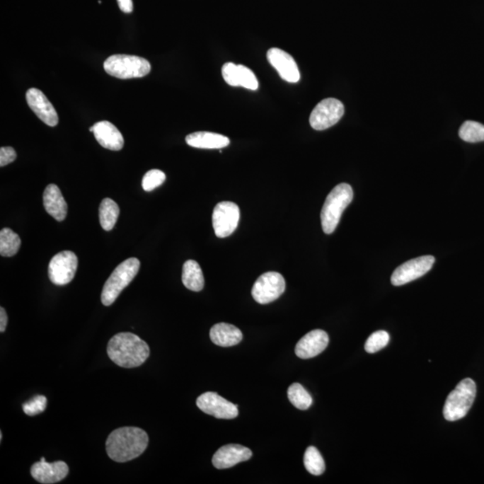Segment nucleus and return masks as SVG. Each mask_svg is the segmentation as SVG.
Returning <instances> with one entry per match:
<instances>
[{
    "mask_svg": "<svg viewBox=\"0 0 484 484\" xmlns=\"http://www.w3.org/2000/svg\"><path fill=\"white\" fill-rule=\"evenodd\" d=\"M329 338L327 333L321 329H315L305 335L298 342L295 354L301 359H311L321 355L328 347Z\"/></svg>",
    "mask_w": 484,
    "mask_h": 484,
    "instance_id": "obj_16",
    "label": "nucleus"
},
{
    "mask_svg": "<svg viewBox=\"0 0 484 484\" xmlns=\"http://www.w3.org/2000/svg\"><path fill=\"white\" fill-rule=\"evenodd\" d=\"M344 114V104L340 100L335 98L325 99L312 110L309 123L315 130L328 129L335 125Z\"/></svg>",
    "mask_w": 484,
    "mask_h": 484,
    "instance_id": "obj_9",
    "label": "nucleus"
},
{
    "mask_svg": "<svg viewBox=\"0 0 484 484\" xmlns=\"http://www.w3.org/2000/svg\"><path fill=\"white\" fill-rule=\"evenodd\" d=\"M238 86L252 91L258 88V81L255 74L243 65H238Z\"/></svg>",
    "mask_w": 484,
    "mask_h": 484,
    "instance_id": "obj_30",
    "label": "nucleus"
},
{
    "mask_svg": "<svg viewBox=\"0 0 484 484\" xmlns=\"http://www.w3.org/2000/svg\"><path fill=\"white\" fill-rule=\"evenodd\" d=\"M285 291L284 277L277 272H267L255 281L251 294L260 304H268L277 300Z\"/></svg>",
    "mask_w": 484,
    "mask_h": 484,
    "instance_id": "obj_7",
    "label": "nucleus"
},
{
    "mask_svg": "<svg viewBox=\"0 0 484 484\" xmlns=\"http://www.w3.org/2000/svg\"><path fill=\"white\" fill-rule=\"evenodd\" d=\"M197 408L202 412L217 419H234L238 415V405L221 398L214 392H207L197 399Z\"/></svg>",
    "mask_w": 484,
    "mask_h": 484,
    "instance_id": "obj_12",
    "label": "nucleus"
},
{
    "mask_svg": "<svg viewBox=\"0 0 484 484\" xmlns=\"http://www.w3.org/2000/svg\"><path fill=\"white\" fill-rule=\"evenodd\" d=\"M476 396V382L471 379H463L446 400L443 408L444 418L449 422L463 418L472 408Z\"/></svg>",
    "mask_w": 484,
    "mask_h": 484,
    "instance_id": "obj_4",
    "label": "nucleus"
},
{
    "mask_svg": "<svg viewBox=\"0 0 484 484\" xmlns=\"http://www.w3.org/2000/svg\"><path fill=\"white\" fill-rule=\"evenodd\" d=\"M460 139L468 143L484 141V125L476 121L467 120L459 129Z\"/></svg>",
    "mask_w": 484,
    "mask_h": 484,
    "instance_id": "obj_27",
    "label": "nucleus"
},
{
    "mask_svg": "<svg viewBox=\"0 0 484 484\" xmlns=\"http://www.w3.org/2000/svg\"><path fill=\"white\" fill-rule=\"evenodd\" d=\"M389 342V335L388 332L384 330H379L369 335L368 340L365 342V351L369 354H375V352L381 351L388 345Z\"/></svg>",
    "mask_w": 484,
    "mask_h": 484,
    "instance_id": "obj_28",
    "label": "nucleus"
},
{
    "mask_svg": "<svg viewBox=\"0 0 484 484\" xmlns=\"http://www.w3.org/2000/svg\"><path fill=\"white\" fill-rule=\"evenodd\" d=\"M287 394L292 405L300 410L309 409L313 402L307 390L299 383L291 385L290 388H288Z\"/></svg>",
    "mask_w": 484,
    "mask_h": 484,
    "instance_id": "obj_26",
    "label": "nucleus"
},
{
    "mask_svg": "<svg viewBox=\"0 0 484 484\" xmlns=\"http://www.w3.org/2000/svg\"><path fill=\"white\" fill-rule=\"evenodd\" d=\"M186 143L188 146L200 149H221L230 144V139L223 134L200 131L188 134Z\"/></svg>",
    "mask_w": 484,
    "mask_h": 484,
    "instance_id": "obj_21",
    "label": "nucleus"
},
{
    "mask_svg": "<svg viewBox=\"0 0 484 484\" xmlns=\"http://www.w3.org/2000/svg\"><path fill=\"white\" fill-rule=\"evenodd\" d=\"M121 11L129 13L133 11V1L132 0H117Z\"/></svg>",
    "mask_w": 484,
    "mask_h": 484,
    "instance_id": "obj_34",
    "label": "nucleus"
},
{
    "mask_svg": "<svg viewBox=\"0 0 484 484\" xmlns=\"http://www.w3.org/2000/svg\"><path fill=\"white\" fill-rule=\"evenodd\" d=\"M149 442L147 433L137 427H123L113 430L108 437L106 450L113 461H131L142 455Z\"/></svg>",
    "mask_w": 484,
    "mask_h": 484,
    "instance_id": "obj_1",
    "label": "nucleus"
},
{
    "mask_svg": "<svg viewBox=\"0 0 484 484\" xmlns=\"http://www.w3.org/2000/svg\"><path fill=\"white\" fill-rule=\"evenodd\" d=\"M304 466L309 473L318 476L325 472L324 459L315 446H309L304 454Z\"/></svg>",
    "mask_w": 484,
    "mask_h": 484,
    "instance_id": "obj_25",
    "label": "nucleus"
},
{
    "mask_svg": "<svg viewBox=\"0 0 484 484\" xmlns=\"http://www.w3.org/2000/svg\"><path fill=\"white\" fill-rule=\"evenodd\" d=\"M433 255H422L405 262L396 269L391 277V282L395 287L408 284L428 273L434 264Z\"/></svg>",
    "mask_w": 484,
    "mask_h": 484,
    "instance_id": "obj_11",
    "label": "nucleus"
},
{
    "mask_svg": "<svg viewBox=\"0 0 484 484\" xmlns=\"http://www.w3.org/2000/svg\"><path fill=\"white\" fill-rule=\"evenodd\" d=\"M69 466L65 462L57 461L47 463L40 461L31 467V475L37 482L43 484H53L59 483L69 475Z\"/></svg>",
    "mask_w": 484,
    "mask_h": 484,
    "instance_id": "obj_17",
    "label": "nucleus"
},
{
    "mask_svg": "<svg viewBox=\"0 0 484 484\" xmlns=\"http://www.w3.org/2000/svg\"><path fill=\"white\" fill-rule=\"evenodd\" d=\"M107 352L115 364L130 369L139 367L146 361L150 348L139 336L132 333H120L110 339Z\"/></svg>",
    "mask_w": 484,
    "mask_h": 484,
    "instance_id": "obj_2",
    "label": "nucleus"
},
{
    "mask_svg": "<svg viewBox=\"0 0 484 484\" xmlns=\"http://www.w3.org/2000/svg\"><path fill=\"white\" fill-rule=\"evenodd\" d=\"M139 268L140 261L136 258H129L117 265L104 284L102 292V302L104 306L112 305L117 300L121 292L136 277Z\"/></svg>",
    "mask_w": 484,
    "mask_h": 484,
    "instance_id": "obj_5",
    "label": "nucleus"
},
{
    "mask_svg": "<svg viewBox=\"0 0 484 484\" xmlns=\"http://www.w3.org/2000/svg\"><path fill=\"white\" fill-rule=\"evenodd\" d=\"M166 180V175L160 170H151L143 178L142 187L144 191L150 192L156 188L160 187Z\"/></svg>",
    "mask_w": 484,
    "mask_h": 484,
    "instance_id": "obj_29",
    "label": "nucleus"
},
{
    "mask_svg": "<svg viewBox=\"0 0 484 484\" xmlns=\"http://www.w3.org/2000/svg\"><path fill=\"white\" fill-rule=\"evenodd\" d=\"M26 100L33 112L46 125L50 127L58 125V113L42 91L36 88L29 89L26 93Z\"/></svg>",
    "mask_w": 484,
    "mask_h": 484,
    "instance_id": "obj_13",
    "label": "nucleus"
},
{
    "mask_svg": "<svg viewBox=\"0 0 484 484\" xmlns=\"http://www.w3.org/2000/svg\"><path fill=\"white\" fill-rule=\"evenodd\" d=\"M94 137L100 146L106 149L120 151L124 146V139L120 130L109 121H100L93 125Z\"/></svg>",
    "mask_w": 484,
    "mask_h": 484,
    "instance_id": "obj_18",
    "label": "nucleus"
},
{
    "mask_svg": "<svg viewBox=\"0 0 484 484\" xmlns=\"http://www.w3.org/2000/svg\"><path fill=\"white\" fill-rule=\"evenodd\" d=\"M103 67L109 75L120 79H139L151 71L147 59L124 54L110 56L104 62Z\"/></svg>",
    "mask_w": 484,
    "mask_h": 484,
    "instance_id": "obj_6",
    "label": "nucleus"
},
{
    "mask_svg": "<svg viewBox=\"0 0 484 484\" xmlns=\"http://www.w3.org/2000/svg\"><path fill=\"white\" fill-rule=\"evenodd\" d=\"M252 456V451L238 444H228L215 452L212 463L215 468L227 469L241 462L248 461Z\"/></svg>",
    "mask_w": 484,
    "mask_h": 484,
    "instance_id": "obj_14",
    "label": "nucleus"
},
{
    "mask_svg": "<svg viewBox=\"0 0 484 484\" xmlns=\"http://www.w3.org/2000/svg\"><path fill=\"white\" fill-rule=\"evenodd\" d=\"M47 398L45 396H36L28 402L23 403V413L28 416H35L45 411Z\"/></svg>",
    "mask_w": 484,
    "mask_h": 484,
    "instance_id": "obj_31",
    "label": "nucleus"
},
{
    "mask_svg": "<svg viewBox=\"0 0 484 484\" xmlns=\"http://www.w3.org/2000/svg\"><path fill=\"white\" fill-rule=\"evenodd\" d=\"M221 74L229 86H238V65L234 63L229 62L224 64L223 69H221Z\"/></svg>",
    "mask_w": 484,
    "mask_h": 484,
    "instance_id": "obj_32",
    "label": "nucleus"
},
{
    "mask_svg": "<svg viewBox=\"0 0 484 484\" xmlns=\"http://www.w3.org/2000/svg\"><path fill=\"white\" fill-rule=\"evenodd\" d=\"M8 321V315H6L5 309L0 308V332H5Z\"/></svg>",
    "mask_w": 484,
    "mask_h": 484,
    "instance_id": "obj_35",
    "label": "nucleus"
},
{
    "mask_svg": "<svg viewBox=\"0 0 484 484\" xmlns=\"http://www.w3.org/2000/svg\"><path fill=\"white\" fill-rule=\"evenodd\" d=\"M354 198V190L347 183H341L328 194L321 210V225L325 234L334 233L345 208Z\"/></svg>",
    "mask_w": 484,
    "mask_h": 484,
    "instance_id": "obj_3",
    "label": "nucleus"
},
{
    "mask_svg": "<svg viewBox=\"0 0 484 484\" xmlns=\"http://www.w3.org/2000/svg\"><path fill=\"white\" fill-rule=\"evenodd\" d=\"M16 159V152L13 147H1L0 149V166L4 167Z\"/></svg>",
    "mask_w": 484,
    "mask_h": 484,
    "instance_id": "obj_33",
    "label": "nucleus"
},
{
    "mask_svg": "<svg viewBox=\"0 0 484 484\" xmlns=\"http://www.w3.org/2000/svg\"><path fill=\"white\" fill-rule=\"evenodd\" d=\"M241 212L238 204L234 202H220L215 206L213 217V227L218 238H226L236 230L240 221Z\"/></svg>",
    "mask_w": 484,
    "mask_h": 484,
    "instance_id": "obj_8",
    "label": "nucleus"
},
{
    "mask_svg": "<svg viewBox=\"0 0 484 484\" xmlns=\"http://www.w3.org/2000/svg\"><path fill=\"white\" fill-rule=\"evenodd\" d=\"M183 282L185 287L193 292H200L204 287V278L200 264L195 260L185 262L183 269Z\"/></svg>",
    "mask_w": 484,
    "mask_h": 484,
    "instance_id": "obj_22",
    "label": "nucleus"
},
{
    "mask_svg": "<svg viewBox=\"0 0 484 484\" xmlns=\"http://www.w3.org/2000/svg\"><path fill=\"white\" fill-rule=\"evenodd\" d=\"M120 207L115 201L104 198L99 208L100 224L104 231H112L119 218Z\"/></svg>",
    "mask_w": 484,
    "mask_h": 484,
    "instance_id": "obj_23",
    "label": "nucleus"
},
{
    "mask_svg": "<svg viewBox=\"0 0 484 484\" xmlns=\"http://www.w3.org/2000/svg\"><path fill=\"white\" fill-rule=\"evenodd\" d=\"M76 255L72 251L65 250L54 255L49 264V277L52 284L56 285H66L69 284L75 277L76 273Z\"/></svg>",
    "mask_w": 484,
    "mask_h": 484,
    "instance_id": "obj_10",
    "label": "nucleus"
},
{
    "mask_svg": "<svg viewBox=\"0 0 484 484\" xmlns=\"http://www.w3.org/2000/svg\"><path fill=\"white\" fill-rule=\"evenodd\" d=\"M43 204L47 213L58 221L65 220L67 214V204L59 188L50 184L43 193Z\"/></svg>",
    "mask_w": 484,
    "mask_h": 484,
    "instance_id": "obj_19",
    "label": "nucleus"
},
{
    "mask_svg": "<svg viewBox=\"0 0 484 484\" xmlns=\"http://www.w3.org/2000/svg\"><path fill=\"white\" fill-rule=\"evenodd\" d=\"M21 240L11 229L4 228L0 231V254L2 257H13L18 253Z\"/></svg>",
    "mask_w": 484,
    "mask_h": 484,
    "instance_id": "obj_24",
    "label": "nucleus"
},
{
    "mask_svg": "<svg viewBox=\"0 0 484 484\" xmlns=\"http://www.w3.org/2000/svg\"><path fill=\"white\" fill-rule=\"evenodd\" d=\"M242 338L243 335L240 329L227 323H218L210 330L211 341L221 347L237 345L242 341Z\"/></svg>",
    "mask_w": 484,
    "mask_h": 484,
    "instance_id": "obj_20",
    "label": "nucleus"
},
{
    "mask_svg": "<svg viewBox=\"0 0 484 484\" xmlns=\"http://www.w3.org/2000/svg\"><path fill=\"white\" fill-rule=\"evenodd\" d=\"M269 63L277 69L282 79L289 83H297L301 79L297 64L290 54L278 48H272L267 52Z\"/></svg>",
    "mask_w": 484,
    "mask_h": 484,
    "instance_id": "obj_15",
    "label": "nucleus"
}]
</instances>
